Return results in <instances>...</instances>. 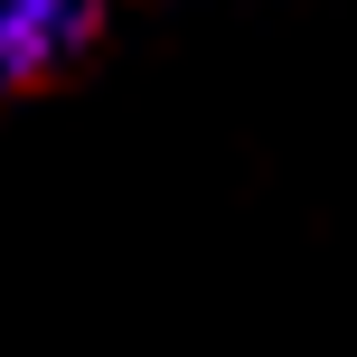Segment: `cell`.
<instances>
[{
    "label": "cell",
    "instance_id": "cell-1",
    "mask_svg": "<svg viewBox=\"0 0 357 357\" xmlns=\"http://www.w3.org/2000/svg\"><path fill=\"white\" fill-rule=\"evenodd\" d=\"M113 0H0V94H29L66 75L75 56L104 38Z\"/></svg>",
    "mask_w": 357,
    "mask_h": 357
}]
</instances>
